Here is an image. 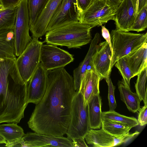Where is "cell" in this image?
I'll list each match as a JSON object with an SVG mask.
<instances>
[{
	"mask_svg": "<svg viewBox=\"0 0 147 147\" xmlns=\"http://www.w3.org/2000/svg\"><path fill=\"white\" fill-rule=\"evenodd\" d=\"M119 0L121 1L122 0Z\"/></svg>",
	"mask_w": 147,
	"mask_h": 147,
	"instance_id": "obj_41",
	"label": "cell"
},
{
	"mask_svg": "<svg viewBox=\"0 0 147 147\" xmlns=\"http://www.w3.org/2000/svg\"><path fill=\"white\" fill-rule=\"evenodd\" d=\"M100 40L99 34L96 33L91 41L89 48L84 59L73 71V78L76 91L79 90L82 79L86 71L89 69V67L93 68L91 64L92 57L95 52Z\"/></svg>",
	"mask_w": 147,
	"mask_h": 147,
	"instance_id": "obj_18",
	"label": "cell"
},
{
	"mask_svg": "<svg viewBox=\"0 0 147 147\" xmlns=\"http://www.w3.org/2000/svg\"><path fill=\"white\" fill-rule=\"evenodd\" d=\"M5 146L21 147H73L72 141L67 138L29 132L18 140L7 142Z\"/></svg>",
	"mask_w": 147,
	"mask_h": 147,
	"instance_id": "obj_9",
	"label": "cell"
},
{
	"mask_svg": "<svg viewBox=\"0 0 147 147\" xmlns=\"http://www.w3.org/2000/svg\"><path fill=\"white\" fill-rule=\"evenodd\" d=\"M62 0H49L30 30L32 38L38 39L45 34L47 26Z\"/></svg>",
	"mask_w": 147,
	"mask_h": 147,
	"instance_id": "obj_15",
	"label": "cell"
},
{
	"mask_svg": "<svg viewBox=\"0 0 147 147\" xmlns=\"http://www.w3.org/2000/svg\"><path fill=\"white\" fill-rule=\"evenodd\" d=\"M102 128L106 132L117 137L128 134L131 129L120 123L103 118L102 119Z\"/></svg>",
	"mask_w": 147,
	"mask_h": 147,
	"instance_id": "obj_24",
	"label": "cell"
},
{
	"mask_svg": "<svg viewBox=\"0 0 147 147\" xmlns=\"http://www.w3.org/2000/svg\"><path fill=\"white\" fill-rule=\"evenodd\" d=\"M90 25L79 21L70 23L47 32L45 42L47 44L78 48L91 40Z\"/></svg>",
	"mask_w": 147,
	"mask_h": 147,
	"instance_id": "obj_3",
	"label": "cell"
},
{
	"mask_svg": "<svg viewBox=\"0 0 147 147\" xmlns=\"http://www.w3.org/2000/svg\"><path fill=\"white\" fill-rule=\"evenodd\" d=\"M118 85L121 100L129 111L134 113L137 112L140 108V103L142 101L138 95L126 87L123 80L119 81Z\"/></svg>",
	"mask_w": 147,
	"mask_h": 147,
	"instance_id": "obj_22",
	"label": "cell"
},
{
	"mask_svg": "<svg viewBox=\"0 0 147 147\" xmlns=\"http://www.w3.org/2000/svg\"><path fill=\"white\" fill-rule=\"evenodd\" d=\"M90 129L88 104H84V98L79 90L76 91L71 105V117L66 133L67 138L72 140L75 138H84Z\"/></svg>",
	"mask_w": 147,
	"mask_h": 147,
	"instance_id": "obj_5",
	"label": "cell"
},
{
	"mask_svg": "<svg viewBox=\"0 0 147 147\" xmlns=\"http://www.w3.org/2000/svg\"><path fill=\"white\" fill-rule=\"evenodd\" d=\"M72 141L73 147H86L88 146L85 142L84 138H75Z\"/></svg>",
	"mask_w": 147,
	"mask_h": 147,
	"instance_id": "obj_35",
	"label": "cell"
},
{
	"mask_svg": "<svg viewBox=\"0 0 147 147\" xmlns=\"http://www.w3.org/2000/svg\"><path fill=\"white\" fill-rule=\"evenodd\" d=\"M112 55L110 46L106 41L98 44L92 57L91 64L101 80H106L110 76Z\"/></svg>",
	"mask_w": 147,
	"mask_h": 147,
	"instance_id": "obj_14",
	"label": "cell"
},
{
	"mask_svg": "<svg viewBox=\"0 0 147 147\" xmlns=\"http://www.w3.org/2000/svg\"><path fill=\"white\" fill-rule=\"evenodd\" d=\"M100 78L93 68L87 69L82 79L79 90L82 94L85 106L94 95L99 94Z\"/></svg>",
	"mask_w": 147,
	"mask_h": 147,
	"instance_id": "obj_17",
	"label": "cell"
},
{
	"mask_svg": "<svg viewBox=\"0 0 147 147\" xmlns=\"http://www.w3.org/2000/svg\"><path fill=\"white\" fill-rule=\"evenodd\" d=\"M24 134L23 129L17 123H12L0 125V135L7 142L16 141Z\"/></svg>",
	"mask_w": 147,
	"mask_h": 147,
	"instance_id": "obj_23",
	"label": "cell"
},
{
	"mask_svg": "<svg viewBox=\"0 0 147 147\" xmlns=\"http://www.w3.org/2000/svg\"><path fill=\"white\" fill-rule=\"evenodd\" d=\"M110 36L112 49L111 69L117 60L138 49L147 41V32L134 33L115 29L112 30Z\"/></svg>",
	"mask_w": 147,
	"mask_h": 147,
	"instance_id": "obj_4",
	"label": "cell"
},
{
	"mask_svg": "<svg viewBox=\"0 0 147 147\" xmlns=\"http://www.w3.org/2000/svg\"><path fill=\"white\" fill-rule=\"evenodd\" d=\"M134 13L132 0H122L117 8L115 16L116 29L129 31L135 20Z\"/></svg>",
	"mask_w": 147,
	"mask_h": 147,
	"instance_id": "obj_16",
	"label": "cell"
},
{
	"mask_svg": "<svg viewBox=\"0 0 147 147\" xmlns=\"http://www.w3.org/2000/svg\"><path fill=\"white\" fill-rule=\"evenodd\" d=\"M6 141L0 135V144H6Z\"/></svg>",
	"mask_w": 147,
	"mask_h": 147,
	"instance_id": "obj_39",
	"label": "cell"
},
{
	"mask_svg": "<svg viewBox=\"0 0 147 147\" xmlns=\"http://www.w3.org/2000/svg\"><path fill=\"white\" fill-rule=\"evenodd\" d=\"M13 29L8 28L0 31V57L17 58Z\"/></svg>",
	"mask_w": 147,
	"mask_h": 147,
	"instance_id": "obj_21",
	"label": "cell"
},
{
	"mask_svg": "<svg viewBox=\"0 0 147 147\" xmlns=\"http://www.w3.org/2000/svg\"><path fill=\"white\" fill-rule=\"evenodd\" d=\"M106 80L108 87V98L109 107V111H115L117 106L114 95L115 87L113 84L110 76Z\"/></svg>",
	"mask_w": 147,
	"mask_h": 147,
	"instance_id": "obj_31",
	"label": "cell"
},
{
	"mask_svg": "<svg viewBox=\"0 0 147 147\" xmlns=\"http://www.w3.org/2000/svg\"><path fill=\"white\" fill-rule=\"evenodd\" d=\"M47 83V71L40 63L27 83L28 103H32L36 105L40 101L45 92Z\"/></svg>",
	"mask_w": 147,
	"mask_h": 147,
	"instance_id": "obj_13",
	"label": "cell"
},
{
	"mask_svg": "<svg viewBox=\"0 0 147 147\" xmlns=\"http://www.w3.org/2000/svg\"><path fill=\"white\" fill-rule=\"evenodd\" d=\"M108 3L111 5H119L121 1L119 0H104Z\"/></svg>",
	"mask_w": 147,
	"mask_h": 147,
	"instance_id": "obj_38",
	"label": "cell"
},
{
	"mask_svg": "<svg viewBox=\"0 0 147 147\" xmlns=\"http://www.w3.org/2000/svg\"><path fill=\"white\" fill-rule=\"evenodd\" d=\"M134 77L147 67V42L140 48L123 57Z\"/></svg>",
	"mask_w": 147,
	"mask_h": 147,
	"instance_id": "obj_19",
	"label": "cell"
},
{
	"mask_svg": "<svg viewBox=\"0 0 147 147\" xmlns=\"http://www.w3.org/2000/svg\"><path fill=\"white\" fill-rule=\"evenodd\" d=\"M147 4V0H137L136 6L134 13L135 17L142 7Z\"/></svg>",
	"mask_w": 147,
	"mask_h": 147,
	"instance_id": "obj_37",
	"label": "cell"
},
{
	"mask_svg": "<svg viewBox=\"0 0 147 147\" xmlns=\"http://www.w3.org/2000/svg\"><path fill=\"white\" fill-rule=\"evenodd\" d=\"M18 7L13 29L16 57L22 53L32 40L29 33L30 24L28 0H21Z\"/></svg>",
	"mask_w": 147,
	"mask_h": 147,
	"instance_id": "obj_6",
	"label": "cell"
},
{
	"mask_svg": "<svg viewBox=\"0 0 147 147\" xmlns=\"http://www.w3.org/2000/svg\"><path fill=\"white\" fill-rule=\"evenodd\" d=\"M137 131L120 137L115 136L108 133L102 128L98 130L90 129L84 136L87 143L94 147H111L126 143L138 135Z\"/></svg>",
	"mask_w": 147,
	"mask_h": 147,
	"instance_id": "obj_12",
	"label": "cell"
},
{
	"mask_svg": "<svg viewBox=\"0 0 147 147\" xmlns=\"http://www.w3.org/2000/svg\"><path fill=\"white\" fill-rule=\"evenodd\" d=\"M73 55L50 44H43L41 48L40 63L47 71L64 67L73 61Z\"/></svg>",
	"mask_w": 147,
	"mask_h": 147,
	"instance_id": "obj_10",
	"label": "cell"
},
{
	"mask_svg": "<svg viewBox=\"0 0 147 147\" xmlns=\"http://www.w3.org/2000/svg\"><path fill=\"white\" fill-rule=\"evenodd\" d=\"M44 95L36 104L28 122L37 133L56 137L66 134L70 122L74 80L64 67L47 71Z\"/></svg>",
	"mask_w": 147,
	"mask_h": 147,
	"instance_id": "obj_1",
	"label": "cell"
},
{
	"mask_svg": "<svg viewBox=\"0 0 147 147\" xmlns=\"http://www.w3.org/2000/svg\"><path fill=\"white\" fill-rule=\"evenodd\" d=\"M144 104V106L139 110L137 119L139 124L141 126L147 123V103Z\"/></svg>",
	"mask_w": 147,
	"mask_h": 147,
	"instance_id": "obj_32",
	"label": "cell"
},
{
	"mask_svg": "<svg viewBox=\"0 0 147 147\" xmlns=\"http://www.w3.org/2000/svg\"><path fill=\"white\" fill-rule=\"evenodd\" d=\"M147 4L138 13L135 17L134 23L130 31L137 32L145 30L147 27Z\"/></svg>",
	"mask_w": 147,
	"mask_h": 147,
	"instance_id": "obj_29",
	"label": "cell"
},
{
	"mask_svg": "<svg viewBox=\"0 0 147 147\" xmlns=\"http://www.w3.org/2000/svg\"><path fill=\"white\" fill-rule=\"evenodd\" d=\"M114 65L120 72L123 77L122 80L125 85L130 88V80L134 76L124 57H123L117 60Z\"/></svg>",
	"mask_w": 147,
	"mask_h": 147,
	"instance_id": "obj_30",
	"label": "cell"
},
{
	"mask_svg": "<svg viewBox=\"0 0 147 147\" xmlns=\"http://www.w3.org/2000/svg\"><path fill=\"white\" fill-rule=\"evenodd\" d=\"M21 0H0V4L4 9L16 6Z\"/></svg>",
	"mask_w": 147,
	"mask_h": 147,
	"instance_id": "obj_33",
	"label": "cell"
},
{
	"mask_svg": "<svg viewBox=\"0 0 147 147\" xmlns=\"http://www.w3.org/2000/svg\"><path fill=\"white\" fill-rule=\"evenodd\" d=\"M43 43L38 38H32L31 42L16 59L17 68L25 83L28 82L40 63V49Z\"/></svg>",
	"mask_w": 147,
	"mask_h": 147,
	"instance_id": "obj_7",
	"label": "cell"
},
{
	"mask_svg": "<svg viewBox=\"0 0 147 147\" xmlns=\"http://www.w3.org/2000/svg\"><path fill=\"white\" fill-rule=\"evenodd\" d=\"M101 26V32L102 36L106 40L109 45L112 54V49L111 42L110 34L109 30L105 27L102 25Z\"/></svg>",
	"mask_w": 147,
	"mask_h": 147,
	"instance_id": "obj_34",
	"label": "cell"
},
{
	"mask_svg": "<svg viewBox=\"0 0 147 147\" xmlns=\"http://www.w3.org/2000/svg\"><path fill=\"white\" fill-rule=\"evenodd\" d=\"M82 12L77 0H62L47 26V32L65 24L79 21Z\"/></svg>",
	"mask_w": 147,
	"mask_h": 147,
	"instance_id": "obj_11",
	"label": "cell"
},
{
	"mask_svg": "<svg viewBox=\"0 0 147 147\" xmlns=\"http://www.w3.org/2000/svg\"><path fill=\"white\" fill-rule=\"evenodd\" d=\"M147 67H145L138 75L135 88L136 93L144 104L147 103V89L146 84L147 81Z\"/></svg>",
	"mask_w": 147,
	"mask_h": 147,
	"instance_id": "obj_28",
	"label": "cell"
},
{
	"mask_svg": "<svg viewBox=\"0 0 147 147\" xmlns=\"http://www.w3.org/2000/svg\"><path fill=\"white\" fill-rule=\"evenodd\" d=\"M92 1L93 0H77L79 7L82 12L88 7Z\"/></svg>",
	"mask_w": 147,
	"mask_h": 147,
	"instance_id": "obj_36",
	"label": "cell"
},
{
	"mask_svg": "<svg viewBox=\"0 0 147 147\" xmlns=\"http://www.w3.org/2000/svg\"><path fill=\"white\" fill-rule=\"evenodd\" d=\"M49 0H28L30 28L34 24Z\"/></svg>",
	"mask_w": 147,
	"mask_h": 147,
	"instance_id": "obj_27",
	"label": "cell"
},
{
	"mask_svg": "<svg viewBox=\"0 0 147 147\" xmlns=\"http://www.w3.org/2000/svg\"><path fill=\"white\" fill-rule=\"evenodd\" d=\"M16 59L0 57V124L19 123L28 104V83L20 75Z\"/></svg>",
	"mask_w": 147,
	"mask_h": 147,
	"instance_id": "obj_2",
	"label": "cell"
},
{
	"mask_svg": "<svg viewBox=\"0 0 147 147\" xmlns=\"http://www.w3.org/2000/svg\"><path fill=\"white\" fill-rule=\"evenodd\" d=\"M3 9H4V8L3 6L0 4V11H1Z\"/></svg>",
	"mask_w": 147,
	"mask_h": 147,
	"instance_id": "obj_40",
	"label": "cell"
},
{
	"mask_svg": "<svg viewBox=\"0 0 147 147\" xmlns=\"http://www.w3.org/2000/svg\"><path fill=\"white\" fill-rule=\"evenodd\" d=\"M102 118L120 123L131 128L139 124L136 118L121 115L115 111L102 112Z\"/></svg>",
	"mask_w": 147,
	"mask_h": 147,
	"instance_id": "obj_25",
	"label": "cell"
},
{
	"mask_svg": "<svg viewBox=\"0 0 147 147\" xmlns=\"http://www.w3.org/2000/svg\"><path fill=\"white\" fill-rule=\"evenodd\" d=\"M119 5H110L104 0H93L88 7L81 13L79 21L93 28L101 26L110 20L114 21Z\"/></svg>",
	"mask_w": 147,
	"mask_h": 147,
	"instance_id": "obj_8",
	"label": "cell"
},
{
	"mask_svg": "<svg viewBox=\"0 0 147 147\" xmlns=\"http://www.w3.org/2000/svg\"><path fill=\"white\" fill-rule=\"evenodd\" d=\"M18 5L0 11V31L13 28Z\"/></svg>",
	"mask_w": 147,
	"mask_h": 147,
	"instance_id": "obj_26",
	"label": "cell"
},
{
	"mask_svg": "<svg viewBox=\"0 0 147 147\" xmlns=\"http://www.w3.org/2000/svg\"><path fill=\"white\" fill-rule=\"evenodd\" d=\"M87 104L90 129H100L102 127V112L99 94L93 96Z\"/></svg>",
	"mask_w": 147,
	"mask_h": 147,
	"instance_id": "obj_20",
	"label": "cell"
}]
</instances>
